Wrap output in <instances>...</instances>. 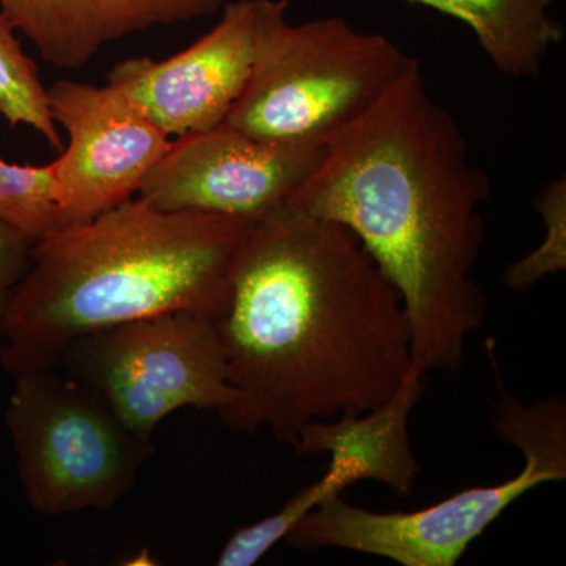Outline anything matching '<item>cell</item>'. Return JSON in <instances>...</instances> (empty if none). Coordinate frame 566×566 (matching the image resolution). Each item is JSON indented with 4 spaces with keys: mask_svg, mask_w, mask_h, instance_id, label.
I'll use <instances>...</instances> for the list:
<instances>
[{
    "mask_svg": "<svg viewBox=\"0 0 566 566\" xmlns=\"http://www.w3.org/2000/svg\"><path fill=\"white\" fill-rule=\"evenodd\" d=\"M218 329L223 423L292 447L308 423L387 403L412 368L392 283L349 230L289 205L249 227Z\"/></svg>",
    "mask_w": 566,
    "mask_h": 566,
    "instance_id": "cell-1",
    "label": "cell"
},
{
    "mask_svg": "<svg viewBox=\"0 0 566 566\" xmlns=\"http://www.w3.org/2000/svg\"><path fill=\"white\" fill-rule=\"evenodd\" d=\"M490 196V177L469 159L463 132L415 61L327 145L289 207L357 238L403 303L412 367L453 375L490 308L472 275Z\"/></svg>",
    "mask_w": 566,
    "mask_h": 566,
    "instance_id": "cell-2",
    "label": "cell"
},
{
    "mask_svg": "<svg viewBox=\"0 0 566 566\" xmlns=\"http://www.w3.org/2000/svg\"><path fill=\"white\" fill-rule=\"evenodd\" d=\"M249 227L137 197L41 238L0 319V363L14 378L61 367L77 338L111 327L175 312L221 318Z\"/></svg>",
    "mask_w": 566,
    "mask_h": 566,
    "instance_id": "cell-3",
    "label": "cell"
},
{
    "mask_svg": "<svg viewBox=\"0 0 566 566\" xmlns=\"http://www.w3.org/2000/svg\"><path fill=\"white\" fill-rule=\"evenodd\" d=\"M495 434L526 460L520 474L474 486L416 512L378 513L340 497L301 517L283 542L293 549L337 547L403 566H455L472 543L517 499L566 479V401L560 395L524 405L505 398L491 416Z\"/></svg>",
    "mask_w": 566,
    "mask_h": 566,
    "instance_id": "cell-4",
    "label": "cell"
},
{
    "mask_svg": "<svg viewBox=\"0 0 566 566\" xmlns=\"http://www.w3.org/2000/svg\"><path fill=\"white\" fill-rule=\"evenodd\" d=\"M415 61L381 33L356 31L340 18L286 21L223 123L253 139L327 147Z\"/></svg>",
    "mask_w": 566,
    "mask_h": 566,
    "instance_id": "cell-5",
    "label": "cell"
},
{
    "mask_svg": "<svg viewBox=\"0 0 566 566\" xmlns=\"http://www.w3.org/2000/svg\"><path fill=\"white\" fill-rule=\"evenodd\" d=\"M6 424L29 504L41 515L109 510L136 483L153 442L92 387L59 368L14 376Z\"/></svg>",
    "mask_w": 566,
    "mask_h": 566,
    "instance_id": "cell-6",
    "label": "cell"
},
{
    "mask_svg": "<svg viewBox=\"0 0 566 566\" xmlns=\"http://www.w3.org/2000/svg\"><path fill=\"white\" fill-rule=\"evenodd\" d=\"M65 374L92 387L134 434L151 441L182 408L233 405L218 318L175 312L77 338L63 354Z\"/></svg>",
    "mask_w": 566,
    "mask_h": 566,
    "instance_id": "cell-7",
    "label": "cell"
},
{
    "mask_svg": "<svg viewBox=\"0 0 566 566\" xmlns=\"http://www.w3.org/2000/svg\"><path fill=\"white\" fill-rule=\"evenodd\" d=\"M289 0H229L221 20L166 61L129 59L112 69L118 88L167 136L208 132L226 122L260 54L289 21Z\"/></svg>",
    "mask_w": 566,
    "mask_h": 566,
    "instance_id": "cell-8",
    "label": "cell"
},
{
    "mask_svg": "<svg viewBox=\"0 0 566 566\" xmlns=\"http://www.w3.org/2000/svg\"><path fill=\"white\" fill-rule=\"evenodd\" d=\"M324 150L253 139L222 123L172 142L145 178L139 197L163 211L259 222L289 205Z\"/></svg>",
    "mask_w": 566,
    "mask_h": 566,
    "instance_id": "cell-9",
    "label": "cell"
},
{
    "mask_svg": "<svg viewBox=\"0 0 566 566\" xmlns=\"http://www.w3.org/2000/svg\"><path fill=\"white\" fill-rule=\"evenodd\" d=\"M48 98L70 140L54 161L65 229L133 199L172 144L114 85L63 80Z\"/></svg>",
    "mask_w": 566,
    "mask_h": 566,
    "instance_id": "cell-10",
    "label": "cell"
},
{
    "mask_svg": "<svg viewBox=\"0 0 566 566\" xmlns=\"http://www.w3.org/2000/svg\"><path fill=\"white\" fill-rule=\"evenodd\" d=\"M229 0H0V13L41 57L81 70L107 44L159 25L211 17Z\"/></svg>",
    "mask_w": 566,
    "mask_h": 566,
    "instance_id": "cell-11",
    "label": "cell"
},
{
    "mask_svg": "<svg viewBox=\"0 0 566 566\" xmlns=\"http://www.w3.org/2000/svg\"><path fill=\"white\" fill-rule=\"evenodd\" d=\"M424 375L415 367L387 403L360 415L308 423L297 436V455H345L360 461L374 482L400 497L415 491L419 463L409 439V417L422 398Z\"/></svg>",
    "mask_w": 566,
    "mask_h": 566,
    "instance_id": "cell-12",
    "label": "cell"
},
{
    "mask_svg": "<svg viewBox=\"0 0 566 566\" xmlns=\"http://www.w3.org/2000/svg\"><path fill=\"white\" fill-rule=\"evenodd\" d=\"M453 18L474 32L491 63L512 80H536L565 39L551 14L557 0H406Z\"/></svg>",
    "mask_w": 566,
    "mask_h": 566,
    "instance_id": "cell-13",
    "label": "cell"
},
{
    "mask_svg": "<svg viewBox=\"0 0 566 566\" xmlns=\"http://www.w3.org/2000/svg\"><path fill=\"white\" fill-rule=\"evenodd\" d=\"M9 18L0 13V117L10 126H29L55 151L63 150L61 132L52 118L48 88L39 66L22 50Z\"/></svg>",
    "mask_w": 566,
    "mask_h": 566,
    "instance_id": "cell-14",
    "label": "cell"
},
{
    "mask_svg": "<svg viewBox=\"0 0 566 566\" xmlns=\"http://www.w3.org/2000/svg\"><path fill=\"white\" fill-rule=\"evenodd\" d=\"M0 219L36 241L65 229L57 203L54 163L21 166L0 158Z\"/></svg>",
    "mask_w": 566,
    "mask_h": 566,
    "instance_id": "cell-15",
    "label": "cell"
},
{
    "mask_svg": "<svg viewBox=\"0 0 566 566\" xmlns=\"http://www.w3.org/2000/svg\"><path fill=\"white\" fill-rule=\"evenodd\" d=\"M535 208L545 222L542 244L517 262L510 264L504 273L506 289L526 292L549 275L566 270V181L557 178L547 182L536 197Z\"/></svg>",
    "mask_w": 566,
    "mask_h": 566,
    "instance_id": "cell-16",
    "label": "cell"
},
{
    "mask_svg": "<svg viewBox=\"0 0 566 566\" xmlns=\"http://www.w3.org/2000/svg\"><path fill=\"white\" fill-rule=\"evenodd\" d=\"M35 238L0 219V319L9 307L11 294L28 273Z\"/></svg>",
    "mask_w": 566,
    "mask_h": 566,
    "instance_id": "cell-17",
    "label": "cell"
}]
</instances>
